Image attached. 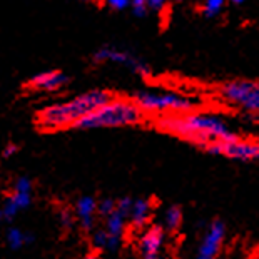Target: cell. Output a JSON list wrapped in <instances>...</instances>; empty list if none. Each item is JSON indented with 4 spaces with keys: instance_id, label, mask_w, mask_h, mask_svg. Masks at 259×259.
<instances>
[{
    "instance_id": "cell-1",
    "label": "cell",
    "mask_w": 259,
    "mask_h": 259,
    "mask_svg": "<svg viewBox=\"0 0 259 259\" xmlns=\"http://www.w3.org/2000/svg\"><path fill=\"white\" fill-rule=\"evenodd\" d=\"M156 127L199 149L212 142H231L241 137L223 115L204 111L162 115L156 119Z\"/></svg>"
},
{
    "instance_id": "cell-2",
    "label": "cell",
    "mask_w": 259,
    "mask_h": 259,
    "mask_svg": "<svg viewBox=\"0 0 259 259\" xmlns=\"http://www.w3.org/2000/svg\"><path fill=\"white\" fill-rule=\"evenodd\" d=\"M114 97L115 94L107 89H89L65 101L42 107L35 114V124L42 131L72 129L80 119L112 101Z\"/></svg>"
},
{
    "instance_id": "cell-3",
    "label": "cell",
    "mask_w": 259,
    "mask_h": 259,
    "mask_svg": "<svg viewBox=\"0 0 259 259\" xmlns=\"http://www.w3.org/2000/svg\"><path fill=\"white\" fill-rule=\"evenodd\" d=\"M147 115L132 101V97L115 96L112 101L96 109L77 122L72 131H96V129H119L134 127L144 124Z\"/></svg>"
},
{
    "instance_id": "cell-4",
    "label": "cell",
    "mask_w": 259,
    "mask_h": 259,
    "mask_svg": "<svg viewBox=\"0 0 259 259\" xmlns=\"http://www.w3.org/2000/svg\"><path fill=\"white\" fill-rule=\"evenodd\" d=\"M131 97L146 115H157V117L192 112L199 107V102L194 97L174 91L141 89L136 91Z\"/></svg>"
},
{
    "instance_id": "cell-5",
    "label": "cell",
    "mask_w": 259,
    "mask_h": 259,
    "mask_svg": "<svg viewBox=\"0 0 259 259\" xmlns=\"http://www.w3.org/2000/svg\"><path fill=\"white\" fill-rule=\"evenodd\" d=\"M218 97L242 114L259 117V80L231 79L218 85Z\"/></svg>"
},
{
    "instance_id": "cell-6",
    "label": "cell",
    "mask_w": 259,
    "mask_h": 259,
    "mask_svg": "<svg viewBox=\"0 0 259 259\" xmlns=\"http://www.w3.org/2000/svg\"><path fill=\"white\" fill-rule=\"evenodd\" d=\"M91 60L94 64H115L122 65L124 69H127L131 74H134L141 79H149L152 75L151 65L142 57L136 56L134 52L125 51L117 46H102L99 47L96 52L92 54Z\"/></svg>"
},
{
    "instance_id": "cell-7",
    "label": "cell",
    "mask_w": 259,
    "mask_h": 259,
    "mask_svg": "<svg viewBox=\"0 0 259 259\" xmlns=\"http://www.w3.org/2000/svg\"><path fill=\"white\" fill-rule=\"evenodd\" d=\"M209 156H218L234 162H259V139L239 137L231 142H212L202 149Z\"/></svg>"
},
{
    "instance_id": "cell-8",
    "label": "cell",
    "mask_w": 259,
    "mask_h": 259,
    "mask_svg": "<svg viewBox=\"0 0 259 259\" xmlns=\"http://www.w3.org/2000/svg\"><path fill=\"white\" fill-rule=\"evenodd\" d=\"M226 238H228V226L219 218L211 219L204 224L199 244H197L194 259H218L221 254Z\"/></svg>"
},
{
    "instance_id": "cell-9",
    "label": "cell",
    "mask_w": 259,
    "mask_h": 259,
    "mask_svg": "<svg viewBox=\"0 0 259 259\" xmlns=\"http://www.w3.org/2000/svg\"><path fill=\"white\" fill-rule=\"evenodd\" d=\"M167 231L162 228L161 223H152L139 234H136V249L141 259L162 254L167 246Z\"/></svg>"
},
{
    "instance_id": "cell-10",
    "label": "cell",
    "mask_w": 259,
    "mask_h": 259,
    "mask_svg": "<svg viewBox=\"0 0 259 259\" xmlns=\"http://www.w3.org/2000/svg\"><path fill=\"white\" fill-rule=\"evenodd\" d=\"M72 209L77 218V228L89 236L94 229H97L99 218V199L92 194H82L72 204Z\"/></svg>"
},
{
    "instance_id": "cell-11",
    "label": "cell",
    "mask_w": 259,
    "mask_h": 259,
    "mask_svg": "<svg viewBox=\"0 0 259 259\" xmlns=\"http://www.w3.org/2000/svg\"><path fill=\"white\" fill-rule=\"evenodd\" d=\"M34 202V192L19 191L10 187V192L4 197V202L0 206V221L7 226H12L20 212L27 211Z\"/></svg>"
},
{
    "instance_id": "cell-12",
    "label": "cell",
    "mask_w": 259,
    "mask_h": 259,
    "mask_svg": "<svg viewBox=\"0 0 259 259\" xmlns=\"http://www.w3.org/2000/svg\"><path fill=\"white\" fill-rule=\"evenodd\" d=\"M70 84V77L62 70L51 69L42 70L30 77L25 82V89L35 92H59Z\"/></svg>"
},
{
    "instance_id": "cell-13",
    "label": "cell",
    "mask_w": 259,
    "mask_h": 259,
    "mask_svg": "<svg viewBox=\"0 0 259 259\" xmlns=\"http://www.w3.org/2000/svg\"><path fill=\"white\" fill-rule=\"evenodd\" d=\"M104 229L107 231L109 234V249L107 252L109 254H115V252L120 251V247L124 244V238H125V233L129 229V218L124 216L122 212L117 211V207H115V211L111 214L109 218L104 219Z\"/></svg>"
},
{
    "instance_id": "cell-14",
    "label": "cell",
    "mask_w": 259,
    "mask_h": 259,
    "mask_svg": "<svg viewBox=\"0 0 259 259\" xmlns=\"http://www.w3.org/2000/svg\"><path fill=\"white\" fill-rule=\"evenodd\" d=\"M154 209L156 206H154L151 197H134V204H132L129 216V229L132 233L139 234L141 231H144L147 226L152 224Z\"/></svg>"
},
{
    "instance_id": "cell-15",
    "label": "cell",
    "mask_w": 259,
    "mask_h": 259,
    "mask_svg": "<svg viewBox=\"0 0 259 259\" xmlns=\"http://www.w3.org/2000/svg\"><path fill=\"white\" fill-rule=\"evenodd\" d=\"M4 239H5V244L10 251L17 252L24 247H29L35 242V234L30 233V231H24L19 226H7L5 229V234H4Z\"/></svg>"
},
{
    "instance_id": "cell-16",
    "label": "cell",
    "mask_w": 259,
    "mask_h": 259,
    "mask_svg": "<svg viewBox=\"0 0 259 259\" xmlns=\"http://www.w3.org/2000/svg\"><path fill=\"white\" fill-rule=\"evenodd\" d=\"M161 224H162V228L167 231L169 236L178 234L184 224V209L181 207L179 204H169L162 211Z\"/></svg>"
},
{
    "instance_id": "cell-17",
    "label": "cell",
    "mask_w": 259,
    "mask_h": 259,
    "mask_svg": "<svg viewBox=\"0 0 259 259\" xmlns=\"http://www.w3.org/2000/svg\"><path fill=\"white\" fill-rule=\"evenodd\" d=\"M89 241H91L92 251L99 252V254H101V252H107V249H109V234H107V231L104 228L94 229L92 233L89 234Z\"/></svg>"
},
{
    "instance_id": "cell-18",
    "label": "cell",
    "mask_w": 259,
    "mask_h": 259,
    "mask_svg": "<svg viewBox=\"0 0 259 259\" xmlns=\"http://www.w3.org/2000/svg\"><path fill=\"white\" fill-rule=\"evenodd\" d=\"M57 223L64 231H72L77 228V218L72 207L62 206L57 209Z\"/></svg>"
},
{
    "instance_id": "cell-19",
    "label": "cell",
    "mask_w": 259,
    "mask_h": 259,
    "mask_svg": "<svg viewBox=\"0 0 259 259\" xmlns=\"http://www.w3.org/2000/svg\"><path fill=\"white\" fill-rule=\"evenodd\" d=\"M229 0H204L202 2V7H201V12L204 17L207 19H216L219 14L223 12V9L226 7Z\"/></svg>"
},
{
    "instance_id": "cell-20",
    "label": "cell",
    "mask_w": 259,
    "mask_h": 259,
    "mask_svg": "<svg viewBox=\"0 0 259 259\" xmlns=\"http://www.w3.org/2000/svg\"><path fill=\"white\" fill-rule=\"evenodd\" d=\"M115 207H117V199H115V197H111V196L101 197V199H99V218L104 221V219L109 218L115 211Z\"/></svg>"
},
{
    "instance_id": "cell-21",
    "label": "cell",
    "mask_w": 259,
    "mask_h": 259,
    "mask_svg": "<svg viewBox=\"0 0 259 259\" xmlns=\"http://www.w3.org/2000/svg\"><path fill=\"white\" fill-rule=\"evenodd\" d=\"M149 10H151V9H149L147 0H132V2H131V12L137 19L146 17Z\"/></svg>"
},
{
    "instance_id": "cell-22",
    "label": "cell",
    "mask_w": 259,
    "mask_h": 259,
    "mask_svg": "<svg viewBox=\"0 0 259 259\" xmlns=\"http://www.w3.org/2000/svg\"><path fill=\"white\" fill-rule=\"evenodd\" d=\"M132 0H102L104 7H107L112 12H122L125 9H131Z\"/></svg>"
},
{
    "instance_id": "cell-23",
    "label": "cell",
    "mask_w": 259,
    "mask_h": 259,
    "mask_svg": "<svg viewBox=\"0 0 259 259\" xmlns=\"http://www.w3.org/2000/svg\"><path fill=\"white\" fill-rule=\"evenodd\" d=\"M19 152H20V146L17 144V142L10 141L2 147V154H0V156H2L4 161H10V159H14Z\"/></svg>"
},
{
    "instance_id": "cell-24",
    "label": "cell",
    "mask_w": 259,
    "mask_h": 259,
    "mask_svg": "<svg viewBox=\"0 0 259 259\" xmlns=\"http://www.w3.org/2000/svg\"><path fill=\"white\" fill-rule=\"evenodd\" d=\"M147 2L151 10H154V12H162V10L167 7L169 0H147Z\"/></svg>"
},
{
    "instance_id": "cell-25",
    "label": "cell",
    "mask_w": 259,
    "mask_h": 259,
    "mask_svg": "<svg viewBox=\"0 0 259 259\" xmlns=\"http://www.w3.org/2000/svg\"><path fill=\"white\" fill-rule=\"evenodd\" d=\"M84 259H101V254L96 251H91V252H87V254L84 256Z\"/></svg>"
},
{
    "instance_id": "cell-26",
    "label": "cell",
    "mask_w": 259,
    "mask_h": 259,
    "mask_svg": "<svg viewBox=\"0 0 259 259\" xmlns=\"http://www.w3.org/2000/svg\"><path fill=\"white\" fill-rule=\"evenodd\" d=\"M142 259H167L164 254H159V256H151V257H142Z\"/></svg>"
},
{
    "instance_id": "cell-27",
    "label": "cell",
    "mask_w": 259,
    "mask_h": 259,
    "mask_svg": "<svg viewBox=\"0 0 259 259\" xmlns=\"http://www.w3.org/2000/svg\"><path fill=\"white\" fill-rule=\"evenodd\" d=\"M229 2H231V4H234V5H242V4L246 2V0H229Z\"/></svg>"
},
{
    "instance_id": "cell-28",
    "label": "cell",
    "mask_w": 259,
    "mask_h": 259,
    "mask_svg": "<svg viewBox=\"0 0 259 259\" xmlns=\"http://www.w3.org/2000/svg\"><path fill=\"white\" fill-rule=\"evenodd\" d=\"M172 2H176V4H181V2H184V0H172Z\"/></svg>"
},
{
    "instance_id": "cell-29",
    "label": "cell",
    "mask_w": 259,
    "mask_h": 259,
    "mask_svg": "<svg viewBox=\"0 0 259 259\" xmlns=\"http://www.w3.org/2000/svg\"><path fill=\"white\" fill-rule=\"evenodd\" d=\"M80 2H92V0H80Z\"/></svg>"
}]
</instances>
